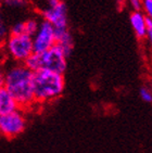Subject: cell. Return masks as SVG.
Instances as JSON below:
<instances>
[{"mask_svg": "<svg viewBox=\"0 0 152 153\" xmlns=\"http://www.w3.org/2000/svg\"><path fill=\"white\" fill-rule=\"evenodd\" d=\"M24 65L32 72L46 70V71L54 72V73L63 75V73L66 70L67 63L66 56L63 54L60 47L54 45L53 47H51L45 52H33L25 60Z\"/></svg>", "mask_w": 152, "mask_h": 153, "instance_id": "3", "label": "cell"}, {"mask_svg": "<svg viewBox=\"0 0 152 153\" xmlns=\"http://www.w3.org/2000/svg\"><path fill=\"white\" fill-rule=\"evenodd\" d=\"M141 8L147 13V16L151 18L152 15V0H141Z\"/></svg>", "mask_w": 152, "mask_h": 153, "instance_id": "15", "label": "cell"}, {"mask_svg": "<svg viewBox=\"0 0 152 153\" xmlns=\"http://www.w3.org/2000/svg\"><path fill=\"white\" fill-rule=\"evenodd\" d=\"M7 51L10 56L19 62H25L34 50L33 39L27 35H10L7 39Z\"/></svg>", "mask_w": 152, "mask_h": 153, "instance_id": "4", "label": "cell"}, {"mask_svg": "<svg viewBox=\"0 0 152 153\" xmlns=\"http://www.w3.org/2000/svg\"><path fill=\"white\" fill-rule=\"evenodd\" d=\"M33 50L35 53H41L47 51L56 45L54 38V28L47 21H42L39 23L36 34L32 37Z\"/></svg>", "mask_w": 152, "mask_h": 153, "instance_id": "7", "label": "cell"}, {"mask_svg": "<svg viewBox=\"0 0 152 153\" xmlns=\"http://www.w3.org/2000/svg\"><path fill=\"white\" fill-rule=\"evenodd\" d=\"M44 20L53 26V28L67 27V9L61 0H48L47 7L41 11Z\"/></svg>", "mask_w": 152, "mask_h": 153, "instance_id": "6", "label": "cell"}, {"mask_svg": "<svg viewBox=\"0 0 152 153\" xmlns=\"http://www.w3.org/2000/svg\"><path fill=\"white\" fill-rule=\"evenodd\" d=\"M7 34H8V28H7V25L3 19L1 18V14H0V40H3L6 38Z\"/></svg>", "mask_w": 152, "mask_h": 153, "instance_id": "16", "label": "cell"}, {"mask_svg": "<svg viewBox=\"0 0 152 153\" xmlns=\"http://www.w3.org/2000/svg\"><path fill=\"white\" fill-rule=\"evenodd\" d=\"M3 88L13 97L20 110L29 109L35 104L33 72L24 64L15 65L4 74Z\"/></svg>", "mask_w": 152, "mask_h": 153, "instance_id": "1", "label": "cell"}, {"mask_svg": "<svg viewBox=\"0 0 152 153\" xmlns=\"http://www.w3.org/2000/svg\"><path fill=\"white\" fill-rule=\"evenodd\" d=\"M3 2L10 8H25L27 6V0H4Z\"/></svg>", "mask_w": 152, "mask_h": 153, "instance_id": "12", "label": "cell"}, {"mask_svg": "<svg viewBox=\"0 0 152 153\" xmlns=\"http://www.w3.org/2000/svg\"><path fill=\"white\" fill-rule=\"evenodd\" d=\"M23 23H24V35L33 37L36 34V32H37L39 23H38L35 19H29V20L24 21Z\"/></svg>", "mask_w": 152, "mask_h": 153, "instance_id": "11", "label": "cell"}, {"mask_svg": "<svg viewBox=\"0 0 152 153\" xmlns=\"http://www.w3.org/2000/svg\"><path fill=\"white\" fill-rule=\"evenodd\" d=\"M19 110L18 103L6 89L0 88V115H6Z\"/></svg>", "mask_w": 152, "mask_h": 153, "instance_id": "9", "label": "cell"}, {"mask_svg": "<svg viewBox=\"0 0 152 153\" xmlns=\"http://www.w3.org/2000/svg\"><path fill=\"white\" fill-rule=\"evenodd\" d=\"M3 84H4V74L0 71V88L3 87Z\"/></svg>", "mask_w": 152, "mask_h": 153, "instance_id": "19", "label": "cell"}, {"mask_svg": "<svg viewBox=\"0 0 152 153\" xmlns=\"http://www.w3.org/2000/svg\"><path fill=\"white\" fill-rule=\"evenodd\" d=\"M139 94H140L141 99L146 102H151L152 101V94L151 91L147 87H141L140 90H139Z\"/></svg>", "mask_w": 152, "mask_h": 153, "instance_id": "14", "label": "cell"}, {"mask_svg": "<svg viewBox=\"0 0 152 153\" xmlns=\"http://www.w3.org/2000/svg\"><path fill=\"white\" fill-rule=\"evenodd\" d=\"M65 87L64 76L54 72H33V92L35 103H45L60 97Z\"/></svg>", "mask_w": 152, "mask_h": 153, "instance_id": "2", "label": "cell"}, {"mask_svg": "<svg viewBox=\"0 0 152 153\" xmlns=\"http://www.w3.org/2000/svg\"><path fill=\"white\" fill-rule=\"evenodd\" d=\"M128 2L135 11H140L141 10V0H128Z\"/></svg>", "mask_w": 152, "mask_h": 153, "instance_id": "18", "label": "cell"}, {"mask_svg": "<svg viewBox=\"0 0 152 153\" xmlns=\"http://www.w3.org/2000/svg\"><path fill=\"white\" fill-rule=\"evenodd\" d=\"M1 2H2V1H1V0H0V7H1Z\"/></svg>", "mask_w": 152, "mask_h": 153, "instance_id": "20", "label": "cell"}, {"mask_svg": "<svg viewBox=\"0 0 152 153\" xmlns=\"http://www.w3.org/2000/svg\"><path fill=\"white\" fill-rule=\"evenodd\" d=\"M54 38H56V45L60 47L63 54L67 59L73 50V37L69 30V27L54 28Z\"/></svg>", "mask_w": 152, "mask_h": 153, "instance_id": "8", "label": "cell"}, {"mask_svg": "<svg viewBox=\"0 0 152 153\" xmlns=\"http://www.w3.org/2000/svg\"><path fill=\"white\" fill-rule=\"evenodd\" d=\"M1 1H4V0H1Z\"/></svg>", "mask_w": 152, "mask_h": 153, "instance_id": "21", "label": "cell"}, {"mask_svg": "<svg viewBox=\"0 0 152 153\" xmlns=\"http://www.w3.org/2000/svg\"><path fill=\"white\" fill-rule=\"evenodd\" d=\"M10 35H24V23L23 22H18L15 23L10 30Z\"/></svg>", "mask_w": 152, "mask_h": 153, "instance_id": "13", "label": "cell"}, {"mask_svg": "<svg viewBox=\"0 0 152 153\" xmlns=\"http://www.w3.org/2000/svg\"><path fill=\"white\" fill-rule=\"evenodd\" d=\"M146 16L140 11H134L130 14V24L135 34L139 38H143L147 36L146 32Z\"/></svg>", "mask_w": 152, "mask_h": 153, "instance_id": "10", "label": "cell"}, {"mask_svg": "<svg viewBox=\"0 0 152 153\" xmlns=\"http://www.w3.org/2000/svg\"><path fill=\"white\" fill-rule=\"evenodd\" d=\"M146 32H147V36L149 40L151 41L152 39V20L149 16H146Z\"/></svg>", "mask_w": 152, "mask_h": 153, "instance_id": "17", "label": "cell"}, {"mask_svg": "<svg viewBox=\"0 0 152 153\" xmlns=\"http://www.w3.org/2000/svg\"><path fill=\"white\" fill-rule=\"evenodd\" d=\"M26 126V120L21 110L6 115H0V134L7 138H13L22 134Z\"/></svg>", "mask_w": 152, "mask_h": 153, "instance_id": "5", "label": "cell"}]
</instances>
